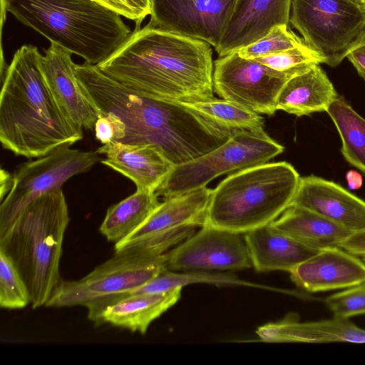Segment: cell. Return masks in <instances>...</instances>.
<instances>
[{"instance_id": "6da1fadb", "label": "cell", "mask_w": 365, "mask_h": 365, "mask_svg": "<svg viewBox=\"0 0 365 365\" xmlns=\"http://www.w3.org/2000/svg\"><path fill=\"white\" fill-rule=\"evenodd\" d=\"M77 78L100 114H110L115 142L152 144L175 165L226 142L236 130L179 102L149 97L112 78L96 65L76 64Z\"/></svg>"}, {"instance_id": "7a4b0ae2", "label": "cell", "mask_w": 365, "mask_h": 365, "mask_svg": "<svg viewBox=\"0 0 365 365\" xmlns=\"http://www.w3.org/2000/svg\"><path fill=\"white\" fill-rule=\"evenodd\" d=\"M212 55L205 41L147 24L97 66L149 97L193 102L214 98Z\"/></svg>"}, {"instance_id": "3957f363", "label": "cell", "mask_w": 365, "mask_h": 365, "mask_svg": "<svg viewBox=\"0 0 365 365\" xmlns=\"http://www.w3.org/2000/svg\"><path fill=\"white\" fill-rule=\"evenodd\" d=\"M37 47L24 45L6 68L0 93V141L16 155L40 158L83 138L54 98Z\"/></svg>"}, {"instance_id": "277c9868", "label": "cell", "mask_w": 365, "mask_h": 365, "mask_svg": "<svg viewBox=\"0 0 365 365\" xmlns=\"http://www.w3.org/2000/svg\"><path fill=\"white\" fill-rule=\"evenodd\" d=\"M69 220L61 188L35 199L0 233V251L24 281L33 309L45 306L61 280L59 265Z\"/></svg>"}, {"instance_id": "5b68a950", "label": "cell", "mask_w": 365, "mask_h": 365, "mask_svg": "<svg viewBox=\"0 0 365 365\" xmlns=\"http://www.w3.org/2000/svg\"><path fill=\"white\" fill-rule=\"evenodd\" d=\"M14 18L44 37L98 65L130 36L121 15L92 0H2Z\"/></svg>"}, {"instance_id": "8992f818", "label": "cell", "mask_w": 365, "mask_h": 365, "mask_svg": "<svg viewBox=\"0 0 365 365\" xmlns=\"http://www.w3.org/2000/svg\"><path fill=\"white\" fill-rule=\"evenodd\" d=\"M299 180L284 161L237 170L212 190L203 225L242 234L269 225L289 207Z\"/></svg>"}, {"instance_id": "52a82bcc", "label": "cell", "mask_w": 365, "mask_h": 365, "mask_svg": "<svg viewBox=\"0 0 365 365\" xmlns=\"http://www.w3.org/2000/svg\"><path fill=\"white\" fill-rule=\"evenodd\" d=\"M166 253L160 256L115 253L78 280L61 279L47 307L83 306L88 318L98 325L102 311L166 269Z\"/></svg>"}, {"instance_id": "ba28073f", "label": "cell", "mask_w": 365, "mask_h": 365, "mask_svg": "<svg viewBox=\"0 0 365 365\" xmlns=\"http://www.w3.org/2000/svg\"><path fill=\"white\" fill-rule=\"evenodd\" d=\"M283 151L264 129L237 130L221 145L175 166L155 192L164 199L185 194L206 187L220 175L267 163Z\"/></svg>"}, {"instance_id": "9c48e42d", "label": "cell", "mask_w": 365, "mask_h": 365, "mask_svg": "<svg viewBox=\"0 0 365 365\" xmlns=\"http://www.w3.org/2000/svg\"><path fill=\"white\" fill-rule=\"evenodd\" d=\"M289 24L329 66H338L365 29V10L353 0H292Z\"/></svg>"}, {"instance_id": "30bf717a", "label": "cell", "mask_w": 365, "mask_h": 365, "mask_svg": "<svg viewBox=\"0 0 365 365\" xmlns=\"http://www.w3.org/2000/svg\"><path fill=\"white\" fill-rule=\"evenodd\" d=\"M212 192L204 187L164 199L149 217L127 237L115 244V253L160 256L202 227Z\"/></svg>"}, {"instance_id": "8fae6325", "label": "cell", "mask_w": 365, "mask_h": 365, "mask_svg": "<svg viewBox=\"0 0 365 365\" xmlns=\"http://www.w3.org/2000/svg\"><path fill=\"white\" fill-rule=\"evenodd\" d=\"M96 151L61 146L36 160L21 164L14 173L11 190L1 202L0 233L19 213L43 194L61 189L71 177L89 170L100 160Z\"/></svg>"}, {"instance_id": "7c38bea8", "label": "cell", "mask_w": 365, "mask_h": 365, "mask_svg": "<svg viewBox=\"0 0 365 365\" xmlns=\"http://www.w3.org/2000/svg\"><path fill=\"white\" fill-rule=\"evenodd\" d=\"M292 77L237 51L214 61L213 88L222 99L258 114L273 115L279 93Z\"/></svg>"}, {"instance_id": "4fadbf2b", "label": "cell", "mask_w": 365, "mask_h": 365, "mask_svg": "<svg viewBox=\"0 0 365 365\" xmlns=\"http://www.w3.org/2000/svg\"><path fill=\"white\" fill-rule=\"evenodd\" d=\"M252 267L244 234L207 225L166 252V267L170 271H232Z\"/></svg>"}, {"instance_id": "5bb4252c", "label": "cell", "mask_w": 365, "mask_h": 365, "mask_svg": "<svg viewBox=\"0 0 365 365\" xmlns=\"http://www.w3.org/2000/svg\"><path fill=\"white\" fill-rule=\"evenodd\" d=\"M236 0H150L148 25L205 41L216 48Z\"/></svg>"}, {"instance_id": "9a60e30c", "label": "cell", "mask_w": 365, "mask_h": 365, "mask_svg": "<svg viewBox=\"0 0 365 365\" xmlns=\"http://www.w3.org/2000/svg\"><path fill=\"white\" fill-rule=\"evenodd\" d=\"M71 55L66 48L51 42L42 56V72L54 98L67 117L82 128L94 130L98 113L77 78Z\"/></svg>"}, {"instance_id": "2e32d148", "label": "cell", "mask_w": 365, "mask_h": 365, "mask_svg": "<svg viewBox=\"0 0 365 365\" xmlns=\"http://www.w3.org/2000/svg\"><path fill=\"white\" fill-rule=\"evenodd\" d=\"M289 206L313 211L351 232L365 230V201L320 177L300 178Z\"/></svg>"}, {"instance_id": "e0dca14e", "label": "cell", "mask_w": 365, "mask_h": 365, "mask_svg": "<svg viewBox=\"0 0 365 365\" xmlns=\"http://www.w3.org/2000/svg\"><path fill=\"white\" fill-rule=\"evenodd\" d=\"M289 273L297 286L309 292L347 289L365 283V262L340 247H330Z\"/></svg>"}, {"instance_id": "ac0fdd59", "label": "cell", "mask_w": 365, "mask_h": 365, "mask_svg": "<svg viewBox=\"0 0 365 365\" xmlns=\"http://www.w3.org/2000/svg\"><path fill=\"white\" fill-rule=\"evenodd\" d=\"M292 0H236L215 51L220 57L235 52L265 36L279 24L289 26Z\"/></svg>"}, {"instance_id": "d6986e66", "label": "cell", "mask_w": 365, "mask_h": 365, "mask_svg": "<svg viewBox=\"0 0 365 365\" xmlns=\"http://www.w3.org/2000/svg\"><path fill=\"white\" fill-rule=\"evenodd\" d=\"M101 163L131 180L137 189L156 192L175 165L152 144L112 142L97 149Z\"/></svg>"}, {"instance_id": "ffe728a7", "label": "cell", "mask_w": 365, "mask_h": 365, "mask_svg": "<svg viewBox=\"0 0 365 365\" xmlns=\"http://www.w3.org/2000/svg\"><path fill=\"white\" fill-rule=\"evenodd\" d=\"M256 334L267 342H351L365 343V329L346 318L299 322L292 318L259 327Z\"/></svg>"}, {"instance_id": "44dd1931", "label": "cell", "mask_w": 365, "mask_h": 365, "mask_svg": "<svg viewBox=\"0 0 365 365\" xmlns=\"http://www.w3.org/2000/svg\"><path fill=\"white\" fill-rule=\"evenodd\" d=\"M252 267L257 272L286 271L297 265L319 250L264 226L244 234Z\"/></svg>"}, {"instance_id": "7402d4cb", "label": "cell", "mask_w": 365, "mask_h": 365, "mask_svg": "<svg viewBox=\"0 0 365 365\" xmlns=\"http://www.w3.org/2000/svg\"><path fill=\"white\" fill-rule=\"evenodd\" d=\"M182 288L158 294L134 293L108 305L99 324H110L132 332L146 333L150 324L180 298Z\"/></svg>"}, {"instance_id": "603a6c76", "label": "cell", "mask_w": 365, "mask_h": 365, "mask_svg": "<svg viewBox=\"0 0 365 365\" xmlns=\"http://www.w3.org/2000/svg\"><path fill=\"white\" fill-rule=\"evenodd\" d=\"M337 97L332 83L317 64L286 81L277 97V110L297 116L327 111Z\"/></svg>"}, {"instance_id": "cb8c5ba5", "label": "cell", "mask_w": 365, "mask_h": 365, "mask_svg": "<svg viewBox=\"0 0 365 365\" xmlns=\"http://www.w3.org/2000/svg\"><path fill=\"white\" fill-rule=\"evenodd\" d=\"M269 227L313 249L340 247L352 233L309 210L289 206Z\"/></svg>"}, {"instance_id": "d4e9b609", "label": "cell", "mask_w": 365, "mask_h": 365, "mask_svg": "<svg viewBox=\"0 0 365 365\" xmlns=\"http://www.w3.org/2000/svg\"><path fill=\"white\" fill-rule=\"evenodd\" d=\"M160 202L155 192L137 189L107 210L99 231L108 241L115 244L138 228Z\"/></svg>"}, {"instance_id": "484cf974", "label": "cell", "mask_w": 365, "mask_h": 365, "mask_svg": "<svg viewBox=\"0 0 365 365\" xmlns=\"http://www.w3.org/2000/svg\"><path fill=\"white\" fill-rule=\"evenodd\" d=\"M326 112L340 135L343 156L350 165L365 174V119L339 97Z\"/></svg>"}, {"instance_id": "4316f807", "label": "cell", "mask_w": 365, "mask_h": 365, "mask_svg": "<svg viewBox=\"0 0 365 365\" xmlns=\"http://www.w3.org/2000/svg\"><path fill=\"white\" fill-rule=\"evenodd\" d=\"M179 103L230 129H264V120L259 114L225 99L214 97L204 101Z\"/></svg>"}, {"instance_id": "83f0119b", "label": "cell", "mask_w": 365, "mask_h": 365, "mask_svg": "<svg viewBox=\"0 0 365 365\" xmlns=\"http://www.w3.org/2000/svg\"><path fill=\"white\" fill-rule=\"evenodd\" d=\"M183 272L177 273V272L166 269L129 294L134 293H164L196 282H209L220 284H249L248 282H242L237 277L229 275L212 274L207 272Z\"/></svg>"}, {"instance_id": "f1b7e54d", "label": "cell", "mask_w": 365, "mask_h": 365, "mask_svg": "<svg viewBox=\"0 0 365 365\" xmlns=\"http://www.w3.org/2000/svg\"><path fill=\"white\" fill-rule=\"evenodd\" d=\"M31 304L27 287L11 260L0 251V306L19 309Z\"/></svg>"}, {"instance_id": "f546056e", "label": "cell", "mask_w": 365, "mask_h": 365, "mask_svg": "<svg viewBox=\"0 0 365 365\" xmlns=\"http://www.w3.org/2000/svg\"><path fill=\"white\" fill-rule=\"evenodd\" d=\"M306 45L302 38L297 36L285 24L276 25L263 37L255 42L241 48L237 52L246 58H256Z\"/></svg>"}, {"instance_id": "4dcf8cb0", "label": "cell", "mask_w": 365, "mask_h": 365, "mask_svg": "<svg viewBox=\"0 0 365 365\" xmlns=\"http://www.w3.org/2000/svg\"><path fill=\"white\" fill-rule=\"evenodd\" d=\"M253 59L292 76L308 71L317 64L324 63L322 58L307 45Z\"/></svg>"}, {"instance_id": "1f68e13d", "label": "cell", "mask_w": 365, "mask_h": 365, "mask_svg": "<svg viewBox=\"0 0 365 365\" xmlns=\"http://www.w3.org/2000/svg\"><path fill=\"white\" fill-rule=\"evenodd\" d=\"M325 303L334 317L349 319L365 314V283L331 294Z\"/></svg>"}, {"instance_id": "d6a6232c", "label": "cell", "mask_w": 365, "mask_h": 365, "mask_svg": "<svg viewBox=\"0 0 365 365\" xmlns=\"http://www.w3.org/2000/svg\"><path fill=\"white\" fill-rule=\"evenodd\" d=\"M140 25L150 14V0H92Z\"/></svg>"}, {"instance_id": "836d02e7", "label": "cell", "mask_w": 365, "mask_h": 365, "mask_svg": "<svg viewBox=\"0 0 365 365\" xmlns=\"http://www.w3.org/2000/svg\"><path fill=\"white\" fill-rule=\"evenodd\" d=\"M96 138L103 145L115 141V130L112 119L105 114L98 115L94 126Z\"/></svg>"}, {"instance_id": "e575fe53", "label": "cell", "mask_w": 365, "mask_h": 365, "mask_svg": "<svg viewBox=\"0 0 365 365\" xmlns=\"http://www.w3.org/2000/svg\"><path fill=\"white\" fill-rule=\"evenodd\" d=\"M340 247L356 256L365 257V230L352 232Z\"/></svg>"}, {"instance_id": "d590c367", "label": "cell", "mask_w": 365, "mask_h": 365, "mask_svg": "<svg viewBox=\"0 0 365 365\" xmlns=\"http://www.w3.org/2000/svg\"><path fill=\"white\" fill-rule=\"evenodd\" d=\"M346 58L355 67L360 76L365 80V45L349 51Z\"/></svg>"}, {"instance_id": "8d00e7d4", "label": "cell", "mask_w": 365, "mask_h": 365, "mask_svg": "<svg viewBox=\"0 0 365 365\" xmlns=\"http://www.w3.org/2000/svg\"><path fill=\"white\" fill-rule=\"evenodd\" d=\"M14 184V175L10 173L1 168L0 173V199L3 201L4 197L10 192Z\"/></svg>"}, {"instance_id": "74e56055", "label": "cell", "mask_w": 365, "mask_h": 365, "mask_svg": "<svg viewBox=\"0 0 365 365\" xmlns=\"http://www.w3.org/2000/svg\"><path fill=\"white\" fill-rule=\"evenodd\" d=\"M346 182L351 190H356L361 187L363 179L360 173L356 170H349L346 175Z\"/></svg>"}, {"instance_id": "f35d334b", "label": "cell", "mask_w": 365, "mask_h": 365, "mask_svg": "<svg viewBox=\"0 0 365 365\" xmlns=\"http://www.w3.org/2000/svg\"><path fill=\"white\" fill-rule=\"evenodd\" d=\"M365 45V29L361 33V34L357 37V38L354 41L352 44V48H356L361 46Z\"/></svg>"}, {"instance_id": "ab89813d", "label": "cell", "mask_w": 365, "mask_h": 365, "mask_svg": "<svg viewBox=\"0 0 365 365\" xmlns=\"http://www.w3.org/2000/svg\"><path fill=\"white\" fill-rule=\"evenodd\" d=\"M359 2L365 10V0H359Z\"/></svg>"}, {"instance_id": "60d3db41", "label": "cell", "mask_w": 365, "mask_h": 365, "mask_svg": "<svg viewBox=\"0 0 365 365\" xmlns=\"http://www.w3.org/2000/svg\"><path fill=\"white\" fill-rule=\"evenodd\" d=\"M353 1H357V2H359V0H353Z\"/></svg>"}, {"instance_id": "b9f144b4", "label": "cell", "mask_w": 365, "mask_h": 365, "mask_svg": "<svg viewBox=\"0 0 365 365\" xmlns=\"http://www.w3.org/2000/svg\"><path fill=\"white\" fill-rule=\"evenodd\" d=\"M364 261L365 262V257L363 258Z\"/></svg>"}]
</instances>
